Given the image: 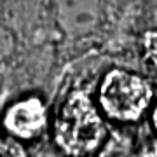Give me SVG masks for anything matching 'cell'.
I'll list each match as a JSON object with an SVG mask.
<instances>
[{
  "label": "cell",
  "instance_id": "5b68a950",
  "mask_svg": "<svg viewBox=\"0 0 157 157\" xmlns=\"http://www.w3.org/2000/svg\"><path fill=\"white\" fill-rule=\"evenodd\" d=\"M145 52L148 59L157 67V30H152L145 35Z\"/></svg>",
  "mask_w": 157,
  "mask_h": 157
},
{
  "label": "cell",
  "instance_id": "6da1fadb",
  "mask_svg": "<svg viewBox=\"0 0 157 157\" xmlns=\"http://www.w3.org/2000/svg\"><path fill=\"white\" fill-rule=\"evenodd\" d=\"M54 138L65 154L82 157L101 145L105 138V124L94 105L84 93H73L58 115Z\"/></svg>",
  "mask_w": 157,
  "mask_h": 157
},
{
  "label": "cell",
  "instance_id": "7a4b0ae2",
  "mask_svg": "<svg viewBox=\"0 0 157 157\" xmlns=\"http://www.w3.org/2000/svg\"><path fill=\"white\" fill-rule=\"evenodd\" d=\"M152 100V89L145 78L131 72L112 70L103 78L100 101L108 117L115 121H136L147 110Z\"/></svg>",
  "mask_w": 157,
  "mask_h": 157
},
{
  "label": "cell",
  "instance_id": "3957f363",
  "mask_svg": "<svg viewBox=\"0 0 157 157\" xmlns=\"http://www.w3.org/2000/svg\"><path fill=\"white\" fill-rule=\"evenodd\" d=\"M47 122V112L44 103L39 98H28V100L17 101L7 110L6 115V128L17 138H35L39 136L45 128Z\"/></svg>",
  "mask_w": 157,
  "mask_h": 157
},
{
  "label": "cell",
  "instance_id": "8992f818",
  "mask_svg": "<svg viewBox=\"0 0 157 157\" xmlns=\"http://www.w3.org/2000/svg\"><path fill=\"white\" fill-rule=\"evenodd\" d=\"M152 122H154V128H155V131H157V107H155V110H154V115H152Z\"/></svg>",
  "mask_w": 157,
  "mask_h": 157
},
{
  "label": "cell",
  "instance_id": "277c9868",
  "mask_svg": "<svg viewBox=\"0 0 157 157\" xmlns=\"http://www.w3.org/2000/svg\"><path fill=\"white\" fill-rule=\"evenodd\" d=\"M0 157H28L26 150L21 143H17L14 138L0 136Z\"/></svg>",
  "mask_w": 157,
  "mask_h": 157
}]
</instances>
